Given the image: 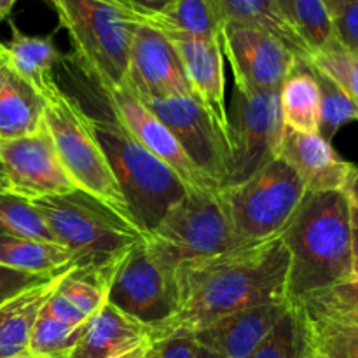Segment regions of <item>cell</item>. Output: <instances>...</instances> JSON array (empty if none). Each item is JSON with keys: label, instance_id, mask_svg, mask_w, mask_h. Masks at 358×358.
Returning a JSON list of instances; mask_svg holds the SVG:
<instances>
[{"label": "cell", "instance_id": "obj_19", "mask_svg": "<svg viewBox=\"0 0 358 358\" xmlns=\"http://www.w3.org/2000/svg\"><path fill=\"white\" fill-rule=\"evenodd\" d=\"M159 331L133 320L105 303L87 320L84 334L70 358H119L150 345Z\"/></svg>", "mask_w": 358, "mask_h": 358}, {"label": "cell", "instance_id": "obj_6", "mask_svg": "<svg viewBox=\"0 0 358 358\" xmlns=\"http://www.w3.org/2000/svg\"><path fill=\"white\" fill-rule=\"evenodd\" d=\"M42 96L44 126L73 185L103 203L119 217L135 224L107 156L94 135L91 115H87L56 83L42 91Z\"/></svg>", "mask_w": 358, "mask_h": 358}, {"label": "cell", "instance_id": "obj_17", "mask_svg": "<svg viewBox=\"0 0 358 358\" xmlns=\"http://www.w3.org/2000/svg\"><path fill=\"white\" fill-rule=\"evenodd\" d=\"M290 308V301H273L219 318L194 331L198 345L222 358H248Z\"/></svg>", "mask_w": 358, "mask_h": 358}, {"label": "cell", "instance_id": "obj_11", "mask_svg": "<svg viewBox=\"0 0 358 358\" xmlns=\"http://www.w3.org/2000/svg\"><path fill=\"white\" fill-rule=\"evenodd\" d=\"M142 101L173 133L189 159L210 184L222 191L231 173L229 136L215 124L199 101L192 94Z\"/></svg>", "mask_w": 358, "mask_h": 358}, {"label": "cell", "instance_id": "obj_29", "mask_svg": "<svg viewBox=\"0 0 358 358\" xmlns=\"http://www.w3.org/2000/svg\"><path fill=\"white\" fill-rule=\"evenodd\" d=\"M0 234L58 243L35 203L13 192L0 194Z\"/></svg>", "mask_w": 358, "mask_h": 358}, {"label": "cell", "instance_id": "obj_13", "mask_svg": "<svg viewBox=\"0 0 358 358\" xmlns=\"http://www.w3.org/2000/svg\"><path fill=\"white\" fill-rule=\"evenodd\" d=\"M0 159L10 192L30 201L77 191L62 166L51 135L42 124L35 133L0 142Z\"/></svg>", "mask_w": 358, "mask_h": 358}, {"label": "cell", "instance_id": "obj_51", "mask_svg": "<svg viewBox=\"0 0 358 358\" xmlns=\"http://www.w3.org/2000/svg\"><path fill=\"white\" fill-rule=\"evenodd\" d=\"M16 358H30V355H21V357H16Z\"/></svg>", "mask_w": 358, "mask_h": 358}, {"label": "cell", "instance_id": "obj_20", "mask_svg": "<svg viewBox=\"0 0 358 358\" xmlns=\"http://www.w3.org/2000/svg\"><path fill=\"white\" fill-rule=\"evenodd\" d=\"M44 124V96L0 62V142L31 135Z\"/></svg>", "mask_w": 358, "mask_h": 358}, {"label": "cell", "instance_id": "obj_36", "mask_svg": "<svg viewBox=\"0 0 358 358\" xmlns=\"http://www.w3.org/2000/svg\"><path fill=\"white\" fill-rule=\"evenodd\" d=\"M331 13L336 41L358 55V0H325Z\"/></svg>", "mask_w": 358, "mask_h": 358}, {"label": "cell", "instance_id": "obj_7", "mask_svg": "<svg viewBox=\"0 0 358 358\" xmlns=\"http://www.w3.org/2000/svg\"><path fill=\"white\" fill-rule=\"evenodd\" d=\"M154 255L177 271L185 262L201 261L241 247L234 236L222 191H189L145 236Z\"/></svg>", "mask_w": 358, "mask_h": 358}, {"label": "cell", "instance_id": "obj_5", "mask_svg": "<svg viewBox=\"0 0 358 358\" xmlns=\"http://www.w3.org/2000/svg\"><path fill=\"white\" fill-rule=\"evenodd\" d=\"M56 13L83 72L101 91L124 84L133 35L145 20L117 0H59Z\"/></svg>", "mask_w": 358, "mask_h": 358}, {"label": "cell", "instance_id": "obj_45", "mask_svg": "<svg viewBox=\"0 0 358 358\" xmlns=\"http://www.w3.org/2000/svg\"><path fill=\"white\" fill-rule=\"evenodd\" d=\"M17 0H0V21L6 20V17L9 16Z\"/></svg>", "mask_w": 358, "mask_h": 358}, {"label": "cell", "instance_id": "obj_1", "mask_svg": "<svg viewBox=\"0 0 358 358\" xmlns=\"http://www.w3.org/2000/svg\"><path fill=\"white\" fill-rule=\"evenodd\" d=\"M287 275L289 252L282 234L185 262L177 269L178 311L163 331L194 332L236 311L287 299Z\"/></svg>", "mask_w": 358, "mask_h": 358}, {"label": "cell", "instance_id": "obj_42", "mask_svg": "<svg viewBox=\"0 0 358 358\" xmlns=\"http://www.w3.org/2000/svg\"><path fill=\"white\" fill-rule=\"evenodd\" d=\"M350 227H352L353 257H358V206L350 203Z\"/></svg>", "mask_w": 358, "mask_h": 358}, {"label": "cell", "instance_id": "obj_50", "mask_svg": "<svg viewBox=\"0 0 358 358\" xmlns=\"http://www.w3.org/2000/svg\"><path fill=\"white\" fill-rule=\"evenodd\" d=\"M142 358H150V355H149V348H147V350H145V353H143V355H142Z\"/></svg>", "mask_w": 358, "mask_h": 358}, {"label": "cell", "instance_id": "obj_10", "mask_svg": "<svg viewBox=\"0 0 358 358\" xmlns=\"http://www.w3.org/2000/svg\"><path fill=\"white\" fill-rule=\"evenodd\" d=\"M283 131L280 91H236L229 112L231 173L226 187L241 184L275 161Z\"/></svg>", "mask_w": 358, "mask_h": 358}, {"label": "cell", "instance_id": "obj_3", "mask_svg": "<svg viewBox=\"0 0 358 358\" xmlns=\"http://www.w3.org/2000/svg\"><path fill=\"white\" fill-rule=\"evenodd\" d=\"M34 203L56 241L72 252L76 269L107 282L122 257L145 238L135 224L79 189Z\"/></svg>", "mask_w": 358, "mask_h": 358}, {"label": "cell", "instance_id": "obj_54", "mask_svg": "<svg viewBox=\"0 0 358 358\" xmlns=\"http://www.w3.org/2000/svg\"><path fill=\"white\" fill-rule=\"evenodd\" d=\"M122 357H124V355H122ZM122 357H119V358H122Z\"/></svg>", "mask_w": 358, "mask_h": 358}, {"label": "cell", "instance_id": "obj_52", "mask_svg": "<svg viewBox=\"0 0 358 358\" xmlns=\"http://www.w3.org/2000/svg\"><path fill=\"white\" fill-rule=\"evenodd\" d=\"M30 358H41V357H30Z\"/></svg>", "mask_w": 358, "mask_h": 358}, {"label": "cell", "instance_id": "obj_14", "mask_svg": "<svg viewBox=\"0 0 358 358\" xmlns=\"http://www.w3.org/2000/svg\"><path fill=\"white\" fill-rule=\"evenodd\" d=\"M124 84L140 100L191 94L177 49L164 31L147 21L140 23L133 35Z\"/></svg>", "mask_w": 358, "mask_h": 358}, {"label": "cell", "instance_id": "obj_4", "mask_svg": "<svg viewBox=\"0 0 358 358\" xmlns=\"http://www.w3.org/2000/svg\"><path fill=\"white\" fill-rule=\"evenodd\" d=\"M91 126L136 227L147 236L187 196V185L114 117H91Z\"/></svg>", "mask_w": 358, "mask_h": 358}, {"label": "cell", "instance_id": "obj_40", "mask_svg": "<svg viewBox=\"0 0 358 358\" xmlns=\"http://www.w3.org/2000/svg\"><path fill=\"white\" fill-rule=\"evenodd\" d=\"M117 2L131 9L133 13L140 14L143 20H147V17L159 14L161 10L166 9L171 3V0H117Z\"/></svg>", "mask_w": 358, "mask_h": 358}, {"label": "cell", "instance_id": "obj_47", "mask_svg": "<svg viewBox=\"0 0 358 358\" xmlns=\"http://www.w3.org/2000/svg\"><path fill=\"white\" fill-rule=\"evenodd\" d=\"M352 278L358 280V257L353 259V266H352Z\"/></svg>", "mask_w": 358, "mask_h": 358}, {"label": "cell", "instance_id": "obj_30", "mask_svg": "<svg viewBox=\"0 0 358 358\" xmlns=\"http://www.w3.org/2000/svg\"><path fill=\"white\" fill-rule=\"evenodd\" d=\"M86 324H63L41 310L31 329L30 341H28V355L41 358H70L83 338Z\"/></svg>", "mask_w": 358, "mask_h": 358}, {"label": "cell", "instance_id": "obj_53", "mask_svg": "<svg viewBox=\"0 0 358 358\" xmlns=\"http://www.w3.org/2000/svg\"><path fill=\"white\" fill-rule=\"evenodd\" d=\"M149 348H150V346H149ZM149 355H150V352H149ZM150 358H152V357H150Z\"/></svg>", "mask_w": 358, "mask_h": 358}, {"label": "cell", "instance_id": "obj_43", "mask_svg": "<svg viewBox=\"0 0 358 358\" xmlns=\"http://www.w3.org/2000/svg\"><path fill=\"white\" fill-rule=\"evenodd\" d=\"M275 3L278 6L280 13L283 14V17H285L287 21H289L290 24H292L294 28H296V21H294V6H292V0H275ZM297 30V28H296ZM299 34V31H297Z\"/></svg>", "mask_w": 358, "mask_h": 358}, {"label": "cell", "instance_id": "obj_25", "mask_svg": "<svg viewBox=\"0 0 358 358\" xmlns=\"http://www.w3.org/2000/svg\"><path fill=\"white\" fill-rule=\"evenodd\" d=\"M145 21L161 30L182 31L203 38H220L226 14L220 0H171L166 9Z\"/></svg>", "mask_w": 358, "mask_h": 358}, {"label": "cell", "instance_id": "obj_27", "mask_svg": "<svg viewBox=\"0 0 358 358\" xmlns=\"http://www.w3.org/2000/svg\"><path fill=\"white\" fill-rule=\"evenodd\" d=\"M306 320L313 358H358V324L308 313Z\"/></svg>", "mask_w": 358, "mask_h": 358}, {"label": "cell", "instance_id": "obj_16", "mask_svg": "<svg viewBox=\"0 0 358 358\" xmlns=\"http://www.w3.org/2000/svg\"><path fill=\"white\" fill-rule=\"evenodd\" d=\"M161 31L166 34L177 49L192 98L199 101L215 124L229 136V110L226 105V76L220 38H203L182 31Z\"/></svg>", "mask_w": 358, "mask_h": 358}, {"label": "cell", "instance_id": "obj_26", "mask_svg": "<svg viewBox=\"0 0 358 358\" xmlns=\"http://www.w3.org/2000/svg\"><path fill=\"white\" fill-rule=\"evenodd\" d=\"M220 3L226 14V21L261 28L282 41L294 55L301 58L310 56V49L306 48L296 28L283 17L275 0H220Z\"/></svg>", "mask_w": 358, "mask_h": 358}, {"label": "cell", "instance_id": "obj_2", "mask_svg": "<svg viewBox=\"0 0 358 358\" xmlns=\"http://www.w3.org/2000/svg\"><path fill=\"white\" fill-rule=\"evenodd\" d=\"M282 238L289 252L287 299L290 303L352 278L355 257L345 191L306 192Z\"/></svg>", "mask_w": 358, "mask_h": 358}, {"label": "cell", "instance_id": "obj_22", "mask_svg": "<svg viewBox=\"0 0 358 358\" xmlns=\"http://www.w3.org/2000/svg\"><path fill=\"white\" fill-rule=\"evenodd\" d=\"M280 108L285 128L317 135L320 128V90L308 58L297 56L280 87Z\"/></svg>", "mask_w": 358, "mask_h": 358}, {"label": "cell", "instance_id": "obj_34", "mask_svg": "<svg viewBox=\"0 0 358 358\" xmlns=\"http://www.w3.org/2000/svg\"><path fill=\"white\" fill-rule=\"evenodd\" d=\"M315 66L327 73L358 107V55L346 51L338 41L308 56Z\"/></svg>", "mask_w": 358, "mask_h": 358}, {"label": "cell", "instance_id": "obj_18", "mask_svg": "<svg viewBox=\"0 0 358 358\" xmlns=\"http://www.w3.org/2000/svg\"><path fill=\"white\" fill-rule=\"evenodd\" d=\"M304 184L306 192L345 191V185L355 164L343 159L331 142L320 135L297 133L285 128L278 150Z\"/></svg>", "mask_w": 358, "mask_h": 358}, {"label": "cell", "instance_id": "obj_41", "mask_svg": "<svg viewBox=\"0 0 358 358\" xmlns=\"http://www.w3.org/2000/svg\"><path fill=\"white\" fill-rule=\"evenodd\" d=\"M345 194L352 205L358 206V166L353 168L352 175H350L348 182H346Z\"/></svg>", "mask_w": 358, "mask_h": 358}, {"label": "cell", "instance_id": "obj_12", "mask_svg": "<svg viewBox=\"0 0 358 358\" xmlns=\"http://www.w3.org/2000/svg\"><path fill=\"white\" fill-rule=\"evenodd\" d=\"M220 48L233 70L234 87L241 93L280 91L297 59L269 31L234 21L224 23Z\"/></svg>", "mask_w": 358, "mask_h": 358}, {"label": "cell", "instance_id": "obj_48", "mask_svg": "<svg viewBox=\"0 0 358 358\" xmlns=\"http://www.w3.org/2000/svg\"><path fill=\"white\" fill-rule=\"evenodd\" d=\"M3 58H6V44H2V42H0V62H2Z\"/></svg>", "mask_w": 358, "mask_h": 358}, {"label": "cell", "instance_id": "obj_33", "mask_svg": "<svg viewBox=\"0 0 358 358\" xmlns=\"http://www.w3.org/2000/svg\"><path fill=\"white\" fill-rule=\"evenodd\" d=\"M294 304L308 313L358 324V280L350 278Z\"/></svg>", "mask_w": 358, "mask_h": 358}, {"label": "cell", "instance_id": "obj_38", "mask_svg": "<svg viewBox=\"0 0 358 358\" xmlns=\"http://www.w3.org/2000/svg\"><path fill=\"white\" fill-rule=\"evenodd\" d=\"M55 275H58V273H55ZM55 275H31V273L17 271V269H10L7 268V266L0 264V304L7 303V301L13 299V297L24 292V290L31 289V287L52 278Z\"/></svg>", "mask_w": 358, "mask_h": 358}, {"label": "cell", "instance_id": "obj_31", "mask_svg": "<svg viewBox=\"0 0 358 358\" xmlns=\"http://www.w3.org/2000/svg\"><path fill=\"white\" fill-rule=\"evenodd\" d=\"M310 65L315 73V79H317L318 90H320V128H318V135L327 142H332L336 133L343 126L352 121H358V107L353 103L352 98L338 86L334 79H331L327 73L322 72L311 62Z\"/></svg>", "mask_w": 358, "mask_h": 358}, {"label": "cell", "instance_id": "obj_23", "mask_svg": "<svg viewBox=\"0 0 358 358\" xmlns=\"http://www.w3.org/2000/svg\"><path fill=\"white\" fill-rule=\"evenodd\" d=\"M10 42L6 44V59L10 69L30 83L38 93L56 83L55 66L63 59L52 37L27 35L10 21Z\"/></svg>", "mask_w": 358, "mask_h": 358}, {"label": "cell", "instance_id": "obj_49", "mask_svg": "<svg viewBox=\"0 0 358 358\" xmlns=\"http://www.w3.org/2000/svg\"><path fill=\"white\" fill-rule=\"evenodd\" d=\"M45 2H48L49 6L55 7V10H58V7H59V0H45Z\"/></svg>", "mask_w": 358, "mask_h": 358}, {"label": "cell", "instance_id": "obj_39", "mask_svg": "<svg viewBox=\"0 0 358 358\" xmlns=\"http://www.w3.org/2000/svg\"><path fill=\"white\" fill-rule=\"evenodd\" d=\"M42 311H44L45 315H49V317L55 318V320H59L63 322V324L69 325H83L90 320V317H86L79 308L73 306V304L70 303L65 296H62L58 290L49 297L48 303L42 308Z\"/></svg>", "mask_w": 358, "mask_h": 358}, {"label": "cell", "instance_id": "obj_8", "mask_svg": "<svg viewBox=\"0 0 358 358\" xmlns=\"http://www.w3.org/2000/svg\"><path fill=\"white\" fill-rule=\"evenodd\" d=\"M306 189L296 171L276 157L250 178L222 189L227 215L241 247L280 236Z\"/></svg>", "mask_w": 358, "mask_h": 358}, {"label": "cell", "instance_id": "obj_44", "mask_svg": "<svg viewBox=\"0 0 358 358\" xmlns=\"http://www.w3.org/2000/svg\"><path fill=\"white\" fill-rule=\"evenodd\" d=\"M7 192H10L9 178H7L6 168H3L2 159H0V194H7Z\"/></svg>", "mask_w": 358, "mask_h": 358}, {"label": "cell", "instance_id": "obj_24", "mask_svg": "<svg viewBox=\"0 0 358 358\" xmlns=\"http://www.w3.org/2000/svg\"><path fill=\"white\" fill-rule=\"evenodd\" d=\"M0 264L31 275H55L76 268L72 252L55 241L0 234Z\"/></svg>", "mask_w": 358, "mask_h": 358}, {"label": "cell", "instance_id": "obj_35", "mask_svg": "<svg viewBox=\"0 0 358 358\" xmlns=\"http://www.w3.org/2000/svg\"><path fill=\"white\" fill-rule=\"evenodd\" d=\"M107 280L73 268L63 276L56 290L91 318L107 303Z\"/></svg>", "mask_w": 358, "mask_h": 358}, {"label": "cell", "instance_id": "obj_32", "mask_svg": "<svg viewBox=\"0 0 358 358\" xmlns=\"http://www.w3.org/2000/svg\"><path fill=\"white\" fill-rule=\"evenodd\" d=\"M294 21L301 38L311 52H317L336 41L331 13L325 0H292Z\"/></svg>", "mask_w": 358, "mask_h": 358}, {"label": "cell", "instance_id": "obj_46", "mask_svg": "<svg viewBox=\"0 0 358 358\" xmlns=\"http://www.w3.org/2000/svg\"><path fill=\"white\" fill-rule=\"evenodd\" d=\"M196 358H222V357L217 355V353L212 352V350L205 348V346L198 345V353H196Z\"/></svg>", "mask_w": 358, "mask_h": 358}, {"label": "cell", "instance_id": "obj_9", "mask_svg": "<svg viewBox=\"0 0 358 358\" xmlns=\"http://www.w3.org/2000/svg\"><path fill=\"white\" fill-rule=\"evenodd\" d=\"M107 303L161 332L178 311L177 271L164 266L143 238L115 268L108 282Z\"/></svg>", "mask_w": 358, "mask_h": 358}, {"label": "cell", "instance_id": "obj_37", "mask_svg": "<svg viewBox=\"0 0 358 358\" xmlns=\"http://www.w3.org/2000/svg\"><path fill=\"white\" fill-rule=\"evenodd\" d=\"M152 358H196L198 341L185 329H170L157 334L149 348Z\"/></svg>", "mask_w": 358, "mask_h": 358}, {"label": "cell", "instance_id": "obj_28", "mask_svg": "<svg viewBox=\"0 0 358 358\" xmlns=\"http://www.w3.org/2000/svg\"><path fill=\"white\" fill-rule=\"evenodd\" d=\"M248 358H313L306 320L297 304L290 303L278 325Z\"/></svg>", "mask_w": 358, "mask_h": 358}, {"label": "cell", "instance_id": "obj_15", "mask_svg": "<svg viewBox=\"0 0 358 358\" xmlns=\"http://www.w3.org/2000/svg\"><path fill=\"white\" fill-rule=\"evenodd\" d=\"M101 93L110 103L112 117L121 122L136 142L142 143L149 152L166 163L182 178L189 191L215 189L210 184L208 178L198 170V166L189 159L185 150L182 149L173 133L166 128V124L126 84L101 91Z\"/></svg>", "mask_w": 358, "mask_h": 358}, {"label": "cell", "instance_id": "obj_21", "mask_svg": "<svg viewBox=\"0 0 358 358\" xmlns=\"http://www.w3.org/2000/svg\"><path fill=\"white\" fill-rule=\"evenodd\" d=\"M69 271L70 269L58 273L52 278L0 304V358L28 355V341H30L35 320Z\"/></svg>", "mask_w": 358, "mask_h": 358}]
</instances>
